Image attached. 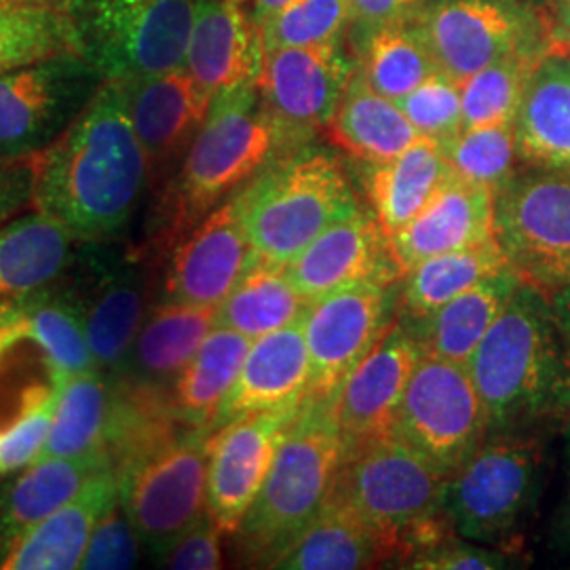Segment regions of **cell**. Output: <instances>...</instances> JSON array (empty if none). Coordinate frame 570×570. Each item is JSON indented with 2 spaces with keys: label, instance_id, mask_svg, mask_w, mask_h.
<instances>
[{
  "label": "cell",
  "instance_id": "obj_1",
  "mask_svg": "<svg viewBox=\"0 0 570 570\" xmlns=\"http://www.w3.org/2000/svg\"><path fill=\"white\" fill-rule=\"evenodd\" d=\"M32 164L35 209L66 226L79 244H119L150 193L125 87L115 79Z\"/></svg>",
  "mask_w": 570,
  "mask_h": 570
},
{
  "label": "cell",
  "instance_id": "obj_2",
  "mask_svg": "<svg viewBox=\"0 0 570 570\" xmlns=\"http://www.w3.org/2000/svg\"><path fill=\"white\" fill-rule=\"evenodd\" d=\"M294 148L301 146L268 115L256 82L218 91L183 164L155 190L140 247L150 258L167 254L212 209Z\"/></svg>",
  "mask_w": 570,
  "mask_h": 570
},
{
  "label": "cell",
  "instance_id": "obj_3",
  "mask_svg": "<svg viewBox=\"0 0 570 570\" xmlns=\"http://www.w3.org/2000/svg\"><path fill=\"white\" fill-rule=\"evenodd\" d=\"M487 412L489 435H534L569 423L570 351L534 285L515 287L468 364Z\"/></svg>",
  "mask_w": 570,
  "mask_h": 570
},
{
  "label": "cell",
  "instance_id": "obj_4",
  "mask_svg": "<svg viewBox=\"0 0 570 570\" xmlns=\"http://www.w3.org/2000/svg\"><path fill=\"white\" fill-rule=\"evenodd\" d=\"M345 452L336 397L306 395L285 429L263 489L233 534L244 562L271 569L305 532L324 510Z\"/></svg>",
  "mask_w": 570,
  "mask_h": 570
},
{
  "label": "cell",
  "instance_id": "obj_5",
  "mask_svg": "<svg viewBox=\"0 0 570 570\" xmlns=\"http://www.w3.org/2000/svg\"><path fill=\"white\" fill-rule=\"evenodd\" d=\"M235 197L258 258L279 266L360 209L338 155L313 142L271 161Z\"/></svg>",
  "mask_w": 570,
  "mask_h": 570
},
{
  "label": "cell",
  "instance_id": "obj_6",
  "mask_svg": "<svg viewBox=\"0 0 570 570\" xmlns=\"http://www.w3.org/2000/svg\"><path fill=\"white\" fill-rule=\"evenodd\" d=\"M199 0H68L75 51L106 79L184 68Z\"/></svg>",
  "mask_w": 570,
  "mask_h": 570
},
{
  "label": "cell",
  "instance_id": "obj_7",
  "mask_svg": "<svg viewBox=\"0 0 570 570\" xmlns=\"http://www.w3.org/2000/svg\"><path fill=\"white\" fill-rule=\"evenodd\" d=\"M543 463L537 435H489L449 478L442 511L452 530L475 543H510L534 508Z\"/></svg>",
  "mask_w": 570,
  "mask_h": 570
},
{
  "label": "cell",
  "instance_id": "obj_8",
  "mask_svg": "<svg viewBox=\"0 0 570 570\" xmlns=\"http://www.w3.org/2000/svg\"><path fill=\"white\" fill-rule=\"evenodd\" d=\"M449 478L397 435H387L345 452L330 499L381 534L395 567L407 530L442 511Z\"/></svg>",
  "mask_w": 570,
  "mask_h": 570
},
{
  "label": "cell",
  "instance_id": "obj_9",
  "mask_svg": "<svg viewBox=\"0 0 570 570\" xmlns=\"http://www.w3.org/2000/svg\"><path fill=\"white\" fill-rule=\"evenodd\" d=\"M494 242L543 294L570 285V171L529 167L494 195Z\"/></svg>",
  "mask_w": 570,
  "mask_h": 570
},
{
  "label": "cell",
  "instance_id": "obj_10",
  "mask_svg": "<svg viewBox=\"0 0 570 570\" xmlns=\"http://www.w3.org/2000/svg\"><path fill=\"white\" fill-rule=\"evenodd\" d=\"M209 433L183 429L117 471L121 505L155 558L207 513Z\"/></svg>",
  "mask_w": 570,
  "mask_h": 570
},
{
  "label": "cell",
  "instance_id": "obj_11",
  "mask_svg": "<svg viewBox=\"0 0 570 570\" xmlns=\"http://www.w3.org/2000/svg\"><path fill=\"white\" fill-rule=\"evenodd\" d=\"M106 81L77 51L0 72V157H39L77 122Z\"/></svg>",
  "mask_w": 570,
  "mask_h": 570
},
{
  "label": "cell",
  "instance_id": "obj_12",
  "mask_svg": "<svg viewBox=\"0 0 570 570\" xmlns=\"http://www.w3.org/2000/svg\"><path fill=\"white\" fill-rule=\"evenodd\" d=\"M121 244V242H119ZM81 244L63 273L85 322L94 366L117 374L150 308V256L142 247Z\"/></svg>",
  "mask_w": 570,
  "mask_h": 570
},
{
  "label": "cell",
  "instance_id": "obj_13",
  "mask_svg": "<svg viewBox=\"0 0 570 570\" xmlns=\"http://www.w3.org/2000/svg\"><path fill=\"white\" fill-rule=\"evenodd\" d=\"M393 435L452 475L489 438L487 412L468 366L421 355Z\"/></svg>",
  "mask_w": 570,
  "mask_h": 570
},
{
  "label": "cell",
  "instance_id": "obj_14",
  "mask_svg": "<svg viewBox=\"0 0 570 570\" xmlns=\"http://www.w3.org/2000/svg\"><path fill=\"white\" fill-rule=\"evenodd\" d=\"M414 21L438 68L456 82L515 49L553 45L543 13L524 0H428Z\"/></svg>",
  "mask_w": 570,
  "mask_h": 570
},
{
  "label": "cell",
  "instance_id": "obj_15",
  "mask_svg": "<svg viewBox=\"0 0 570 570\" xmlns=\"http://www.w3.org/2000/svg\"><path fill=\"white\" fill-rule=\"evenodd\" d=\"M397 317V284H351L317 298L303 317L311 387L306 395L338 397L360 364Z\"/></svg>",
  "mask_w": 570,
  "mask_h": 570
},
{
  "label": "cell",
  "instance_id": "obj_16",
  "mask_svg": "<svg viewBox=\"0 0 570 570\" xmlns=\"http://www.w3.org/2000/svg\"><path fill=\"white\" fill-rule=\"evenodd\" d=\"M355 63L343 42L265 51L258 91L294 146H305L332 119Z\"/></svg>",
  "mask_w": 570,
  "mask_h": 570
},
{
  "label": "cell",
  "instance_id": "obj_17",
  "mask_svg": "<svg viewBox=\"0 0 570 570\" xmlns=\"http://www.w3.org/2000/svg\"><path fill=\"white\" fill-rule=\"evenodd\" d=\"M301 406L244 416L209 433L207 513L226 537L242 527Z\"/></svg>",
  "mask_w": 570,
  "mask_h": 570
},
{
  "label": "cell",
  "instance_id": "obj_18",
  "mask_svg": "<svg viewBox=\"0 0 570 570\" xmlns=\"http://www.w3.org/2000/svg\"><path fill=\"white\" fill-rule=\"evenodd\" d=\"M256 258L233 195L169 247L161 298L218 308Z\"/></svg>",
  "mask_w": 570,
  "mask_h": 570
},
{
  "label": "cell",
  "instance_id": "obj_19",
  "mask_svg": "<svg viewBox=\"0 0 570 570\" xmlns=\"http://www.w3.org/2000/svg\"><path fill=\"white\" fill-rule=\"evenodd\" d=\"M121 82L155 193L183 164L214 98L186 68Z\"/></svg>",
  "mask_w": 570,
  "mask_h": 570
},
{
  "label": "cell",
  "instance_id": "obj_20",
  "mask_svg": "<svg viewBox=\"0 0 570 570\" xmlns=\"http://www.w3.org/2000/svg\"><path fill=\"white\" fill-rule=\"evenodd\" d=\"M421 355L414 334L395 317L383 338L348 372L336 397L346 452L393 435L407 381Z\"/></svg>",
  "mask_w": 570,
  "mask_h": 570
},
{
  "label": "cell",
  "instance_id": "obj_21",
  "mask_svg": "<svg viewBox=\"0 0 570 570\" xmlns=\"http://www.w3.org/2000/svg\"><path fill=\"white\" fill-rule=\"evenodd\" d=\"M285 273L308 305L345 285H395L404 277L391 237L362 207L306 245Z\"/></svg>",
  "mask_w": 570,
  "mask_h": 570
},
{
  "label": "cell",
  "instance_id": "obj_22",
  "mask_svg": "<svg viewBox=\"0 0 570 570\" xmlns=\"http://www.w3.org/2000/svg\"><path fill=\"white\" fill-rule=\"evenodd\" d=\"M20 341L41 351L53 379L61 383L77 372L96 367L79 298L63 275L41 289L0 301V360Z\"/></svg>",
  "mask_w": 570,
  "mask_h": 570
},
{
  "label": "cell",
  "instance_id": "obj_23",
  "mask_svg": "<svg viewBox=\"0 0 570 570\" xmlns=\"http://www.w3.org/2000/svg\"><path fill=\"white\" fill-rule=\"evenodd\" d=\"M311 387V357L303 320L252 341L244 366L212 425L301 406Z\"/></svg>",
  "mask_w": 570,
  "mask_h": 570
},
{
  "label": "cell",
  "instance_id": "obj_24",
  "mask_svg": "<svg viewBox=\"0 0 570 570\" xmlns=\"http://www.w3.org/2000/svg\"><path fill=\"white\" fill-rule=\"evenodd\" d=\"M263 60V32L242 2L199 0L184 68L204 91L258 82Z\"/></svg>",
  "mask_w": 570,
  "mask_h": 570
},
{
  "label": "cell",
  "instance_id": "obj_25",
  "mask_svg": "<svg viewBox=\"0 0 570 570\" xmlns=\"http://www.w3.org/2000/svg\"><path fill=\"white\" fill-rule=\"evenodd\" d=\"M490 242H494V193L454 176L416 218L391 235L404 273L431 256Z\"/></svg>",
  "mask_w": 570,
  "mask_h": 570
},
{
  "label": "cell",
  "instance_id": "obj_26",
  "mask_svg": "<svg viewBox=\"0 0 570 570\" xmlns=\"http://www.w3.org/2000/svg\"><path fill=\"white\" fill-rule=\"evenodd\" d=\"M119 501L117 469H102L70 501L28 530L2 558V570H75L98 520Z\"/></svg>",
  "mask_w": 570,
  "mask_h": 570
},
{
  "label": "cell",
  "instance_id": "obj_27",
  "mask_svg": "<svg viewBox=\"0 0 570 570\" xmlns=\"http://www.w3.org/2000/svg\"><path fill=\"white\" fill-rule=\"evenodd\" d=\"M216 306L164 301L150 305L131 348L115 374L131 385L169 393L174 381L216 327Z\"/></svg>",
  "mask_w": 570,
  "mask_h": 570
},
{
  "label": "cell",
  "instance_id": "obj_28",
  "mask_svg": "<svg viewBox=\"0 0 570 570\" xmlns=\"http://www.w3.org/2000/svg\"><path fill=\"white\" fill-rule=\"evenodd\" d=\"M520 161L570 169V51L551 47L532 68L513 121Z\"/></svg>",
  "mask_w": 570,
  "mask_h": 570
},
{
  "label": "cell",
  "instance_id": "obj_29",
  "mask_svg": "<svg viewBox=\"0 0 570 570\" xmlns=\"http://www.w3.org/2000/svg\"><path fill=\"white\" fill-rule=\"evenodd\" d=\"M115 468L98 450L75 459H47L23 468L0 489V562L30 529L70 501L102 469Z\"/></svg>",
  "mask_w": 570,
  "mask_h": 570
},
{
  "label": "cell",
  "instance_id": "obj_30",
  "mask_svg": "<svg viewBox=\"0 0 570 570\" xmlns=\"http://www.w3.org/2000/svg\"><path fill=\"white\" fill-rule=\"evenodd\" d=\"M450 178L452 169L440 144L428 138L389 161H360V180L370 212L389 237L416 218Z\"/></svg>",
  "mask_w": 570,
  "mask_h": 570
},
{
  "label": "cell",
  "instance_id": "obj_31",
  "mask_svg": "<svg viewBox=\"0 0 570 570\" xmlns=\"http://www.w3.org/2000/svg\"><path fill=\"white\" fill-rule=\"evenodd\" d=\"M324 134L330 144L362 164L389 161L423 138L397 104L367 85L357 66Z\"/></svg>",
  "mask_w": 570,
  "mask_h": 570
},
{
  "label": "cell",
  "instance_id": "obj_32",
  "mask_svg": "<svg viewBox=\"0 0 570 570\" xmlns=\"http://www.w3.org/2000/svg\"><path fill=\"white\" fill-rule=\"evenodd\" d=\"M79 245L66 226L35 207L0 226V301L58 282Z\"/></svg>",
  "mask_w": 570,
  "mask_h": 570
},
{
  "label": "cell",
  "instance_id": "obj_33",
  "mask_svg": "<svg viewBox=\"0 0 570 570\" xmlns=\"http://www.w3.org/2000/svg\"><path fill=\"white\" fill-rule=\"evenodd\" d=\"M520 284L522 279L511 268H505L452 298L428 320L416 324L400 322L414 334L423 355L468 366L471 355Z\"/></svg>",
  "mask_w": 570,
  "mask_h": 570
},
{
  "label": "cell",
  "instance_id": "obj_34",
  "mask_svg": "<svg viewBox=\"0 0 570 570\" xmlns=\"http://www.w3.org/2000/svg\"><path fill=\"white\" fill-rule=\"evenodd\" d=\"M383 562H389V550L381 534L346 505L327 499L320 515L271 569L355 570Z\"/></svg>",
  "mask_w": 570,
  "mask_h": 570
},
{
  "label": "cell",
  "instance_id": "obj_35",
  "mask_svg": "<svg viewBox=\"0 0 570 570\" xmlns=\"http://www.w3.org/2000/svg\"><path fill=\"white\" fill-rule=\"evenodd\" d=\"M252 341L228 327L216 326L195 357L169 389L176 419L190 429H209L235 385Z\"/></svg>",
  "mask_w": 570,
  "mask_h": 570
},
{
  "label": "cell",
  "instance_id": "obj_36",
  "mask_svg": "<svg viewBox=\"0 0 570 570\" xmlns=\"http://www.w3.org/2000/svg\"><path fill=\"white\" fill-rule=\"evenodd\" d=\"M510 268L497 242L431 256L412 266L397 284V317L404 324L428 320L473 285Z\"/></svg>",
  "mask_w": 570,
  "mask_h": 570
},
{
  "label": "cell",
  "instance_id": "obj_37",
  "mask_svg": "<svg viewBox=\"0 0 570 570\" xmlns=\"http://www.w3.org/2000/svg\"><path fill=\"white\" fill-rule=\"evenodd\" d=\"M115 407V376L89 367L68 376L58 406L35 463L47 459H75L106 450Z\"/></svg>",
  "mask_w": 570,
  "mask_h": 570
},
{
  "label": "cell",
  "instance_id": "obj_38",
  "mask_svg": "<svg viewBox=\"0 0 570 570\" xmlns=\"http://www.w3.org/2000/svg\"><path fill=\"white\" fill-rule=\"evenodd\" d=\"M351 49L367 85L393 102L440 72L414 20L379 26L351 39Z\"/></svg>",
  "mask_w": 570,
  "mask_h": 570
},
{
  "label": "cell",
  "instance_id": "obj_39",
  "mask_svg": "<svg viewBox=\"0 0 570 570\" xmlns=\"http://www.w3.org/2000/svg\"><path fill=\"white\" fill-rule=\"evenodd\" d=\"M308 303L292 284L285 266L256 258L216 311V326L256 341L305 317Z\"/></svg>",
  "mask_w": 570,
  "mask_h": 570
},
{
  "label": "cell",
  "instance_id": "obj_40",
  "mask_svg": "<svg viewBox=\"0 0 570 570\" xmlns=\"http://www.w3.org/2000/svg\"><path fill=\"white\" fill-rule=\"evenodd\" d=\"M551 47L548 42L515 49L461 82L463 129L515 121L530 72Z\"/></svg>",
  "mask_w": 570,
  "mask_h": 570
},
{
  "label": "cell",
  "instance_id": "obj_41",
  "mask_svg": "<svg viewBox=\"0 0 570 570\" xmlns=\"http://www.w3.org/2000/svg\"><path fill=\"white\" fill-rule=\"evenodd\" d=\"M75 51L66 7L0 0V72Z\"/></svg>",
  "mask_w": 570,
  "mask_h": 570
},
{
  "label": "cell",
  "instance_id": "obj_42",
  "mask_svg": "<svg viewBox=\"0 0 570 570\" xmlns=\"http://www.w3.org/2000/svg\"><path fill=\"white\" fill-rule=\"evenodd\" d=\"M440 148L454 178L489 188L494 195L520 171L518 164H522L513 122L468 127Z\"/></svg>",
  "mask_w": 570,
  "mask_h": 570
},
{
  "label": "cell",
  "instance_id": "obj_43",
  "mask_svg": "<svg viewBox=\"0 0 570 570\" xmlns=\"http://www.w3.org/2000/svg\"><path fill=\"white\" fill-rule=\"evenodd\" d=\"M351 26L348 0H294L261 28L265 51L343 42Z\"/></svg>",
  "mask_w": 570,
  "mask_h": 570
},
{
  "label": "cell",
  "instance_id": "obj_44",
  "mask_svg": "<svg viewBox=\"0 0 570 570\" xmlns=\"http://www.w3.org/2000/svg\"><path fill=\"white\" fill-rule=\"evenodd\" d=\"M395 104L412 127L431 142L442 146L463 131L461 82L450 79L442 70Z\"/></svg>",
  "mask_w": 570,
  "mask_h": 570
},
{
  "label": "cell",
  "instance_id": "obj_45",
  "mask_svg": "<svg viewBox=\"0 0 570 570\" xmlns=\"http://www.w3.org/2000/svg\"><path fill=\"white\" fill-rule=\"evenodd\" d=\"M63 383L37 387L26 397L18 421L0 433V478L35 463L51 428Z\"/></svg>",
  "mask_w": 570,
  "mask_h": 570
},
{
  "label": "cell",
  "instance_id": "obj_46",
  "mask_svg": "<svg viewBox=\"0 0 570 570\" xmlns=\"http://www.w3.org/2000/svg\"><path fill=\"white\" fill-rule=\"evenodd\" d=\"M142 539L134 529L121 499L104 511L87 550L82 553L81 567L85 570L134 569L140 560Z\"/></svg>",
  "mask_w": 570,
  "mask_h": 570
},
{
  "label": "cell",
  "instance_id": "obj_47",
  "mask_svg": "<svg viewBox=\"0 0 570 570\" xmlns=\"http://www.w3.org/2000/svg\"><path fill=\"white\" fill-rule=\"evenodd\" d=\"M223 530L214 524L209 513L199 518L193 527L157 558L159 567L174 570H216L225 567L223 558Z\"/></svg>",
  "mask_w": 570,
  "mask_h": 570
},
{
  "label": "cell",
  "instance_id": "obj_48",
  "mask_svg": "<svg viewBox=\"0 0 570 570\" xmlns=\"http://www.w3.org/2000/svg\"><path fill=\"white\" fill-rule=\"evenodd\" d=\"M510 567V556L501 550H487L456 532L416 553L406 564L414 570H497Z\"/></svg>",
  "mask_w": 570,
  "mask_h": 570
},
{
  "label": "cell",
  "instance_id": "obj_49",
  "mask_svg": "<svg viewBox=\"0 0 570 570\" xmlns=\"http://www.w3.org/2000/svg\"><path fill=\"white\" fill-rule=\"evenodd\" d=\"M35 207L32 159L0 157V226Z\"/></svg>",
  "mask_w": 570,
  "mask_h": 570
},
{
  "label": "cell",
  "instance_id": "obj_50",
  "mask_svg": "<svg viewBox=\"0 0 570 570\" xmlns=\"http://www.w3.org/2000/svg\"><path fill=\"white\" fill-rule=\"evenodd\" d=\"M428 0H348V41L391 21L414 20Z\"/></svg>",
  "mask_w": 570,
  "mask_h": 570
},
{
  "label": "cell",
  "instance_id": "obj_51",
  "mask_svg": "<svg viewBox=\"0 0 570 570\" xmlns=\"http://www.w3.org/2000/svg\"><path fill=\"white\" fill-rule=\"evenodd\" d=\"M541 13L548 21L553 45L570 51V0H558L553 7Z\"/></svg>",
  "mask_w": 570,
  "mask_h": 570
},
{
  "label": "cell",
  "instance_id": "obj_52",
  "mask_svg": "<svg viewBox=\"0 0 570 570\" xmlns=\"http://www.w3.org/2000/svg\"><path fill=\"white\" fill-rule=\"evenodd\" d=\"M551 546L556 550L570 551V487L551 524Z\"/></svg>",
  "mask_w": 570,
  "mask_h": 570
},
{
  "label": "cell",
  "instance_id": "obj_53",
  "mask_svg": "<svg viewBox=\"0 0 570 570\" xmlns=\"http://www.w3.org/2000/svg\"><path fill=\"white\" fill-rule=\"evenodd\" d=\"M548 298H550L551 311H553L558 330H560V334H562V338H564V343H567L570 351V285L553 292Z\"/></svg>",
  "mask_w": 570,
  "mask_h": 570
},
{
  "label": "cell",
  "instance_id": "obj_54",
  "mask_svg": "<svg viewBox=\"0 0 570 570\" xmlns=\"http://www.w3.org/2000/svg\"><path fill=\"white\" fill-rule=\"evenodd\" d=\"M289 2H294V0H254L249 16L258 28H263L266 21L271 20L273 16H277Z\"/></svg>",
  "mask_w": 570,
  "mask_h": 570
},
{
  "label": "cell",
  "instance_id": "obj_55",
  "mask_svg": "<svg viewBox=\"0 0 570 570\" xmlns=\"http://www.w3.org/2000/svg\"><path fill=\"white\" fill-rule=\"evenodd\" d=\"M524 2H529V4H532V7L539 9V11H548L558 0H524Z\"/></svg>",
  "mask_w": 570,
  "mask_h": 570
},
{
  "label": "cell",
  "instance_id": "obj_56",
  "mask_svg": "<svg viewBox=\"0 0 570 570\" xmlns=\"http://www.w3.org/2000/svg\"><path fill=\"white\" fill-rule=\"evenodd\" d=\"M16 2H47V4H60V7L68 4V0H16Z\"/></svg>",
  "mask_w": 570,
  "mask_h": 570
},
{
  "label": "cell",
  "instance_id": "obj_57",
  "mask_svg": "<svg viewBox=\"0 0 570 570\" xmlns=\"http://www.w3.org/2000/svg\"><path fill=\"white\" fill-rule=\"evenodd\" d=\"M235 2H242V4H244V2H247V0H235Z\"/></svg>",
  "mask_w": 570,
  "mask_h": 570
},
{
  "label": "cell",
  "instance_id": "obj_58",
  "mask_svg": "<svg viewBox=\"0 0 570 570\" xmlns=\"http://www.w3.org/2000/svg\"><path fill=\"white\" fill-rule=\"evenodd\" d=\"M567 428H569V429H570V419H569V423H567Z\"/></svg>",
  "mask_w": 570,
  "mask_h": 570
},
{
  "label": "cell",
  "instance_id": "obj_59",
  "mask_svg": "<svg viewBox=\"0 0 570 570\" xmlns=\"http://www.w3.org/2000/svg\"><path fill=\"white\" fill-rule=\"evenodd\" d=\"M567 171H570V169H567Z\"/></svg>",
  "mask_w": 570,
  "mask_h": 570
}]
</instances>
